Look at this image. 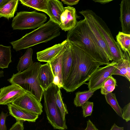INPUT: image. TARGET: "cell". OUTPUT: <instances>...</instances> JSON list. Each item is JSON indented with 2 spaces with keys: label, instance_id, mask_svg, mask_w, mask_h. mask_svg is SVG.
<instances>
[{
  "label": "cell",
  "instance_id": "obj_1",
  "mask_svg": "<svg viewBox=\"0 0 130 130\" xmlns=\"http://www.w3.org/2000/svg\"><path fill=\"white\" fill-rule=\"evenodd\" d=\"M69 42L72 62L69 74L62 88L67 92H72L85 84L92 74L102 65L90 57L78 45Z\"/></svg>",
  "mask_w": 130,
  "mask_h": 130
},
{
  "label": "cell",
  "instance_id": "obj_2",
  "mask_svg": "<svg viewBox=\"0 0 130 130\" xmlns=\"http://www.w3.org/2000/svg\"><path fill=\"white\" fill-rule=\"evenodd\" d=\"M67 39L78 45L90 57L102 65L110 63L90 35L85 19L77 21L74 27L68 31Z\"/></svg>",
  "mask_w": 130,
  "mask_h": 130
},
{
  "label": "cell",
  "instance_id": "obj_3",
  "mask_svg": "<svg viewBox=\"0 0 130 130\" xmlns=\"http://www.w3.org/2000/svg\"><path fill=\"white\" fill-rule=\"evenodd\" d=\"M59 25L51 19L46 23L22 38L10 43L16 51L27 48L42 43H45L59 36Z\"/></svg>",
  "mask_w": 130,
  "mask_h": 130
},
{
  "label": "cell",
  "instance_id": "obj_4",
  "mask_svg": "<svg viewBox=\"0 0 130 130\" xmlns=\"http://www.w3.org/2000/svg\"><path fill=\"white\" fill-rule=\"evenodd\" d=\"M40 62H34L29 68L21 72L13 74L8 79L11 84L17 85L26 92L31 93L40 102L43 91L39 83L38 74Z\"/></svg>",
  "mask_w": 130,
  "mask_h": 130
},
{
  "label": "cell",
  "instance_id": "obj_5",
  "mask_svg": "<svg viewBox=\"0 0 130 130\" xmlns=\"http://www.w3.org/2000/svg\"><path fill=\"white\" fill-rule=\"evenodd\" d=\"M59 88L53 83L47 89L43 90L44 108L48 123L54 129L64 130L67 128L66 120L62 118L56 104L55 97Z\"/></svg>",
  "mask_w": 130,
  "mask_h": 130
},
{
  "label": "cell",
  "instance_id": "obj_6",
  "mask_svg": "<svg viewBox=\"0 0 130 130\" xmlns=\"http://www.w3.org/2000/svg\"><path fill=\"white\" fill-rule=\"evenodd\" d=\"M92 20L101 34L110 52L112 61L118 62L124 59V53L115 40L110 29L102 19L92 10L87 9Z\"/></svg>",
  "mask_w": 130,
  "mask_h": 130
},
{
  "label": "cell",
  "instance_id": "obj_7",
  "mask_svg": "<svg viewBox=\"0 0 130 130\" xmlns=\"http://www.w3.org/2000/svg\"><path fill=\"white\" fill-rule=\"evenodd\" d=\"M47 19L43 13L35 11H22L17 12L13 18L11 26L13 29H35L43 24Z\"/></svg>",
  "mask_w": 130,
  "mask_h": 130
},
{
  "label": "cell",
  "instance_id": "obj_8",
  "mask_svg": "<svg viewBox=\"0 0 130 130\" xmlns=\"http://www.w3.org/2000/svg\"><path fill=\"white\" fill-rule=\"evenodd\" d=\"M86 20L88 31L103 54L110 61L112 57L108 46L101 34L94 23L87 9L79 12Z\"/></svg>",
  "mask_w": 130,
  "mask_h": 130
},
{
  "label": "cell",
  "instance_id": "obj_9",
  "mask_svg": "<svg viewBox=\"0 0 130 130\" xmlns=\"http://www.w3.org/2000/svg\"><path fill=\"white\" fill-rule=\"evenodd\" d=\"M117 62L112 61L104 67H98L92 74L87 84L89 90L98 89L101 88L104 82L112 74L114 71Z\"/></svg>",
  "mask_w": 130,
  "mask_h": 130
},
{
  "label": "cell",
  "instance_id": "obj_10",
  "mask_svg": "<svg viewBox=\"0 0 130 130\" xmlns=\"http://www.w3.org/2000/svg\"><path fill=\"white\" fill-rule=\"evenodd\" d=\"M27 111L40 115L42 112V104L31 93L27 92L11 103Z\"/></svg>",
  "mask_w": 130,
  "mask_h": 130
},
{
  "label": "cell",
  "instance_id": "obj_11",
  "mask_svg": "<svg viewBox=\"0 0 130 130\" xmlns=\"http://www.w3.org/2000/svg\"><path fill=\"white\" fill-rule=\"evenodd\" d=\"M0 91V105H7L11 103L27 92L15 84L1 88Z\"/></svg>",
  "mask_w": 130,
  "mask_h": 130
},
{
  "label": "cell",
  "instance_id": "obj_12",
  "mask_svg": "<svg viewBox=\"0 0 130 130\" xmlns=\"http://www.w3.org/2000/svg\"><path fill=\"white\" fill-rule=\"evenodd\" d=\"M66 40L61 50L49 63L54 77L53 83L60 89L62 88L63 85L62 74V59L67 41Z\"/></svg>",
  "mask_w": 130,
  "mask_h": 130
},
{
  "label": "cell",
  "instance_id": "obj_13",
  "mask_svg": "<svg viewBox=\"0 0 130 130\" xmlns=\"http://www.w3.org/2000/svg\"><path fill=\"white\" fill-rule=\"evenodd\" d=\"M75 8L67 6L64 7V11L61 16L60 28L65 31H68L74 28L77 21Z\"/></svg>",
  "mask_w": 130,
  "mask_h": 130
},
{
  "label": "cell",
  "instance_id": "obj_14",
  "mask_svg": "<svg viewBox=\"0 0 130 130\" xmlns=\"http://www.w3.org/2000/svg\"><path fill=\"white\" fill-rule=\"evenodd\" d=\"M7 105L10 115L17 120L35 122L38 118V114L20 108L11 103Z\"/></svg>",
  "mask_w": 130,
  "mask_h": 130
},
{
  "label": "cell",
  "instance_id": "obj_15",
  "mask_svg": "<svg viewBox=\"0 0 130 130\" xmlns=\"http://www.w3.org/2000/svg\"><path fill=\"white\" fill-rule=\"evenodd\" d=\"M47 14L52 21L60 25L61 16L64 11L62 2L59 0H47Z\"/></svg>",
  "mask_w": 130,
  "mask_h": 130
},
{
  "label": "cell",
  "instance_id": "obj_16",
  "mask_svg": "<svg viewBox=\"0 0 130 130\" xmlns=\"http://www.w3.org/2000/svg\"><path fill=\"white\" fill-rule=\"evenodd\" d=\"M120 5L122 32L130 34V0H122Z\"/></svg>",
  "mask_w": 130,
  "mask_h": 130
},
{
  "label": "cell",
  "instance_id": "obj_17",
  "mask_svg": "<svg viewBox=\"0 0 130 130\" xmlns=\"http://www.w3.org/2000/svg\"><path fill=\"white\" fill-rule=\"evenodd\" d=\"M38 78L40 85L43 90L47 89L53 83L54 77L48 63L41 64Z\"/></svg>",
  "mask_w": 130,
  "mask_h": 130
},
{
  "label": "cell",
  "instance_id": "obj_18",
  "mask_svg": "<svg viewBox=\"0 0 130 130\" xmlns=\"http://www.w3.org/2000/svg\"><path fill=\"white\" fill-rule=\"evenodd\" d=\"M67 40L61 43L56 44L37 53V59L38 61L49 63L58 54L63 47Z\"/></svg>",
  "mask_w": 130,
  "mask_h": 130
},
{
  "label": "cell",
  "instance_id": "obj_19",
  "mask_svg": "<svg viewBox=\"0 0 130 130\" xmlns=\"http://www.w3.org/2000/svg\"><path fill=\"white\" fill-rule=\"evenodd\" d=\"M72 53L70 43L67 40L62 59V74L63 85L69 74L72 65Z\"/></svg>",
  "mask_w": 130,
  "mask_h": 130
},
{
  "label": "cell",
  "instance_id": "obj_20",
  "mask_svg": "<svg viewBox=\"0 0 130 130\" xmlns=\"http://www.w3.org/2000/svg\"><path fill=\"white\" fill-rule=\"evenodd\" d=\"M124 59L116 63L112 75H120L130 81V55L124 52Z\"/></svg>",
  "mask_w": 130,
  "mask_h": 130
},
{
  "label": "cell",
  "instance_id": "obj_21",
  "mask_svg": "<svg viewBox=\"0 0 130 130\" xmlns=\"http://www.w3.org/2000/svg\"><path fill=\"white\" fill-rule=\"evenodd\" d=\"M33 50L31 48H27L24 54L20 58L17 67V70L19 72L29 68L33 64Z\"/></svg>",
  "mask_w": 130,
  "mask_h": 130
},
{
  "label": "cell",
  "instance_id": "obj_22",
  "mask_svg": "<svg viewBox=\"0 0 130 130\" xmlns=\"http://www.w3.org/2000/svg\"><path fill=\"white\" fill-rule=\"evenodd\" d=\"M18 0H10L6 4L0 9V17H4L9 20L14 17L16 11Z\"/></svg>",
  "mask_w": 130,
  "mask_h": 130
},
{
  "label": "cell",
  "instance_id": "obj_23",
  "mask_svg": "<svg viewBox=\"0 0 130 130\" xmlns=\"http://www.w3.org/2000/svg\"><path fill=\"white\" fill-rule=\"evenodd\" d=\"M11 47L0 44V68H7L11 62Z\"/></svg>",
  "mask_w": 130,
  "mask_h": 130
},
{
  "label": "cell",
  "instance_id": "obj_24",
  "mask_svg": "<svg viewBox=\"0 0 130 130\" xmlns=\"http://www.w3.org/2000/svg\"><path fill=\"white\" fill-rule=\"evenodd\" d=\"M97 89L89 90L83 91H78L75 93L74 103L76 107H81L88 101Z\"/></svg>",
  "mask_w": 130,
  "mask_h": 130
},
{
  "label": "cell",
  "instance_id": "obj_25",
  "mask_svg": "<svg viewBox=\"0 0 130 130\" xmlns=\"http://www.w3.org/2000/svg\"><path fill=\"white\" fill-rule=\"evenodd\" d=\"M117 42L122 51L130 55V34L119 31L116 36Z\"/></svg>",
  "mask_w": 130,
  "mask_h": 130
},
{
  "label": "cell",
  "instance_id": "obj_26",
  "mask_svg": "<svg viewBox=\"0 0 130 130\" xmlns=\"http://www.w3.org/2000/svg\"><path fill=\"white\" fill-rule=\"evenodd\" d=\"M19 1L24 5L46 13L47 12V0H20Z\"/></svg>",
  "mask_w": 130,
  "mask_h": 130
},
{
  "label": "cell",
  "instance_id": "obj_27",
  "mask_svg": "<svg viewBox=\"0 0 130 130\" xmlns=\"http://www.w3.org/2000/svg\"><path fill=\"white\" fill-rule=\"evenodd\" d=\"M105 96L107 103L111 106L119 116L121 117L122 109L119 104L115 94L110 92L105 95Z\"/></svg>",
  "mask_w": 130,
  "mask_h": 130
},
{
  "label": "cell",
  "instance_id": "obj_28",
  "mask_svg": "<svg viewBox=\"0 0 130 130\" xmlns=\"http://www.w3.org/2000/svg\"><path fill=\"white\" fill-rule=\"evenodd\" d=\"M117 85L116 79L112 76L109 77L103 83L102 85L101 92L103 95H105L112 92Z\"/></svg>",
  "mask_w": 130,
  "mask_h": 130
},
{
  "label": "cell",
  "instance_id": "obj_29",
  "mask_svg": "<svg viewBox=\"0 0 130 130\" xmlns=\"http://www.w3.org/2000/svg\"><path fill=\"white\" fill-rule=\"evenodd\" d=\"M60 89V88H59L55 95L56 101L60 111L63 119L66 120L65 116L67 114H68V112L66 105L63 102Z\"/></svg>",
  "mask_w": 130,
  "mask_h": 130
},
{
  "label": "cell",
  "instance_id": "obj_30",
  "mask_svg": "<svg viewBox=\"0 0 130 130\" xmlns=\"http://www.w3.org/2000/svg\"><path fill=\"white\" fill-rule=\"evenodd\" d=\"M93 102L87 101L81 106L84 117L91 115L93 111Z\"/></svg>",
  "mask_w": 130,
  "mask_h": 130
},
{
  "label": "cell",
  "instance_id": "obj_31",
  "mask_svg": "<svg viewBox=\"0 0 130 130\" xmlns=\"http://www.w3.org/2000/svg\"><path fill=\"white\" fill-rule=\"evenodd\" d=\"M121 117L126 122L130 120V103L125 105L122 109Z\"/></svg>",
  "mask_w": 130,
  "mask_h": 130
},
{
  "label": "cell",
  "instance_id": "obj_32",
  "mask_svg": "<svg viewBox=\"0 0 130 130\" xmlns=\"http://www.w3.org/2000/svg\"><path fill=\"white\" fill-rule=\"evenodd\" d=\"M8 112L6 113L2 111L0 116V130H7L6 125L5 121L6 117L9 115Z\"/></svg>",
  "mask_w": 130,
  "mask_h": 130
},
{
  "label": "cell",
  "instance_id": "obj_33",
  "mask_svg": "<svg viewBox=\"0 0 130 130\" xmlns=\"http://www.w3.org/2000/svg\"><path fill=\"white\" fill-rule=\"evenodd\" d=\"M23 122L22 121L17 120L9 130H24Z\"/></svg>",
  "mask_w": 130,
  "mask_h": 130
},
{
  "label": "cell",
  "instance_id": "obj_34",
  "mask_svg": "<svg viewBox=\"0 0 130 130\" xmlns=\"http://www.w3.org/2000/svg\"><path fill=\"white\" fill-rule=\"evenodd\" d=\"M85 130H100L98 129L90 120L87 121V126Z\"/></svg>",
  "mask_w": 130,
  "mask_h": 130
},
{
  "label": "cell",
  "instance_id": "obj_35",
  "mask_svg": "<svg viewBox=\"0 0 130 130\" xmlns=\"http://www.w3.org/2000/svg\"><path fill=\"white\" fill-rule=\"evenodd\" d=\"M79 0H61L62 2L69 6H72L77 4Z\"/></svg>",
  "mask_w": 130,
  "mask_h": 130
},
{
  "label": "cell",
  "instance_id": "obj_36",
  "mask_svg": "<svg viewBox=\"0 0 130 130\" xmlns=\"http://www.w3.org/2000/svg\"><path fill=\"white\" fill-rule=\"evenodd\" d=\"M123 127H120L115 123L111 126L110 130H124Z\"/></svg>",
  "mask_w": 130,
  "mask_h": 130
},
{
  "label": "cell",
  "instance_id": "obj_37",
  "mask_svg": "<svg viewBox=\"0 0 130 130\" xmlns=\"http://www.w3.org/2000/svg\"><path fill=\"white\" fill-rule=\"evenodd\" d=\"M95 2H98L102 4H104L113 1L112 0H93Z\"/></svg>",
  "mask_w": 130,
  "mask_h": 130
},
{
  "label": "cell",
  "instance_id": "obj_38",
  "mask_svg": "<svg viewBox=\"0 0 130 130\" xmlns=\"http://www.w3.org/2000/svg\"><path fill=\"white\" fill-rule=\"evenodd\" d=\"M10 0H0V9L6 4Z\"/></svg>",
  "mask_w": 130,
  "mask_h": 130
},
{
  "label": "cell",
  "instance_id": "obj_39",
  "mask_svg": "<svg viewBox=\"0 0 130 130\" xmlns=\"http://www.w3.org/2000/svg\"><path fill=\"white\" fill-rule=\"evenodd\" d=\"M4 76V72L2 71H0V78Z\"/></svg>",
  "mask_w": 130,
  "mask_h": 130
}]
</instances>
